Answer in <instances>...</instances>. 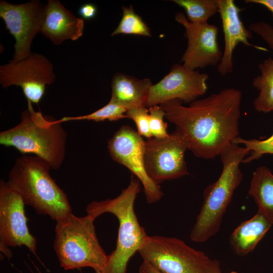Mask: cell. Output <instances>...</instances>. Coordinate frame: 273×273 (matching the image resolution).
Returning a JSON list of instances; mask_svg holds the SVG:
<instances>
[{"instance_id":"1","label":"cell","mask_w":273,"mask_h":273,"mask_svg":"<svg viewBox=\"0 0 273 273\" xmlns=\"http://www.w3.org/2000/svg\"><path fill=\"white\" fill-rule=\"evenodd\" d=\"M242 99L240 90L227 88L189 106L178 100L159 106L188 149L197 157L211 159L239 136Z\"/></svg>"},{"instance_id":"2","label":"cell","mask_w":273,"mask_h":273,"mask_svg":"<svg viewBox=\"0 0 273 273\" xmlns=\"http://www.w3.org/2000/svg\"><path fill=\"white\" fill-rule=\"evenodd\" d=\"M51 169L41 158L23 155L16 160L7 183L25 204L57 222L72 214V208L67 195L51 177Z\"/></svg>"},{"instance_id":"3","label":"cell","mask_w":273,"mask_h":273,"mask_svg":"<svg viewBox=\"0 0 273 273\" xmlns=\"http://www.w3.org/2000/svg\"><path fill=\"white\" fill-rule=\"evenodd\" d=\"M59 120L36 111L27 101L21 121L0 132V144L12 147L23 155L33 154L47 162L52 169L64 162L67 133Z\"/></svg>"},{"instance_id":"4","label":"cell","mask_w":273,"mask_h":273,"mask_svg":"<svg viewBox=\"0 0 273 273\" xmlns=\"http://www.w3.org/2000/svg\"><path fill=\"white\" fill-rule=\"evenodd\" d=\"M249 153L245 147L233 142L220 153L222 171L218 179L204 190L203 203L190 235L192 241L204 242L219 231L234 192L243 178L240 164Z\"/></svg>"},{"instance_id":"5","label":"cell","mask_w":273,"mask_h":273,"mask_svg":"<svg viewBox=\"0 0 273 273\" xmlns=\"http://www.w3.org/2000/svg\"><path fill=\"white\" fill-rule=\"evenodd\" d=\"M141 184L140 180L132 175L128 186L118 196L93 201L86 208L87 214L95 218L108 212L114 214L118 220L116 248L108 255L102 273H126L130 259L138 252L148 236L139 223L134 210Z\"/></svg>"},{"instance_id":"6","label":"cell","mask_w":273,"mask_h":273,"mask_svg":"<svg viewBox=\"0 0 273 273\" xmlns=\"http://www.w3.org/2000/svg\"><path fill=\"white\" fill-rule=\"evenodd\" d=\"M95 219L88 214L78 217L72 213L57 221L54 248L65 270L89 267L102 273L108 255L98 240Z\"/></svg>"},{"instance_id":"7","label":"cell","mask_w":273,"mask_h":273,"mask_svg":"<svg viewBox=\"0 0 273 273\" xmlns=\"http://www.w3.org/2000/svg\"><path fill=\"white\" fill-rule=\"evenodd\" d=\"M138 253L163 273H221L217 260L174 237L148 235Z\"/></svg>"},{"instance_id":"8","label":"cell","mask_w":273,"mask_h":273,"mask_svg":"<svg viewBox=\"0 0 273 273\" xmlns=\"http://www.w3.org/2000/svg\"><path fill=\"white\" fill-rule=\"evenodd\" d=\"M56 79L52 63L43 55L31 53L18 61L11 60L0 67V84L3 88L20 86L27 101L38 104L47 85Z\"/></svg>"},{"instance_id":"9","label":"cell","mask_w":273,"mask_h":273,"mask_svg":"<svg viewBox=\"0 0 273 273\" xmlns=\"http://www.w3.org/2000/svg\"><path fill=\"white\" fill-rule=\"evenodd\" d=\"M187 146L175 130L164 138L152 137L145 144V165L150 178L159 185L189 175L185 160Z\"/></svg>"},{"instance_id":"10","label":"cell","mask_w":273,"mask_h":273,"mask_svg":"<svg viewBox=\"0 0 273 273\" xmlns=\"http://www.w3.org/2000/svg\"><path fill=\"white\" fill-rule=\"evenodd\" d=\"M145 144L137 131L128 125L121 126L108 142L114 161L127 168L142 185L147 202L159 201L163 193L159 185L148 175L145 165Z\"/></svg>"},{"instance_id":"11","label":"cell","mask_w":273,"mask_h":273,"mask_svg":"<svg viewBox=\"0 0 273 273\" xmlns=\"http://www.w3.org/2000/svg\"><path fill=\"white\" fill-rule=\"evenodd\" d=\"M46 5L38 0L22 4L0 2V16L15 39L13 61L28 57L33 40L41 32L46 17Z\"/></svg>"},{"instance_id":"12","label":"cell","mask_w":273,"mask_h":273,"mask_svg":"<svg viewBox=\"0 0 273 273\" xmlns=\"http://www.w3.org/2000/svg\"><path fill=\"white\" fill-rule=\"evenodd\" d=\"M208 78L207 73L175 64L166 75L150 87L147 107L173 100L190 104L206 92Z\"/></svg>"},{"instance_id":"13","label":"cell","mask_w":273,"mask_h":273,"mask_svg":"<svg viewBox=\"0 0 273 273\" xmlns=\"http://www.w3.org/2000/svg\"><path fill=\"white\" fill-rule=\"evenodd\" d=\"M175 20L185 29L188 45L180 62L191 70L218 65L222 52L217 41L218 28L214 24L193 23L183 12L176 13Z\"/></svg>"},{"instance_id":"14","label":"cell","mask_w":273,"mask_h":273,"mask_svg":"<svg viewBox=\"0 0 273 273\" xmlns=\"http://www.w3.org/2000/svg\"><path fill=\"white\" fill-rule=\"evenodd\" d=\"M21 197L3 179L0 181V245L25 246L35 254L36 240L29 232Z\"/></svg>"},{"instance_id":"15","label":"cell","mask_w":273,"mask_h":273,"mask_svg":"<svg viewBox=\"0 0 273 273\" xmlns=\"http://www.w3.org/2000/svg\"><path fill=\"white\" fill-rule=\"evenodd\" d=\"M219 11L224 34V50L220 63L217 66L218 73L224 76L231 73L234 68L233 53L240 43L256 49L265 51V48L251 44L249 39L252 32L247 29L242 21L241 11L233 0H217Z\"/></svg>"},{"instance_id":"16","label":"cell","mask_w":273,"mask_h":273,"mask_svg":"<svg viewBox=\"0 0 273 273\" xmlns=\"http://www.w3.org/2000/svg\"><path fill=\"white\" fill-rule=\"evenodd\" d=\"M84 20L75 16L58 0H49L46 5L40 33L56 46L66 40L75 41L83 34Z\"/></svg>"},{"instance_id":"17","label":"cell","mask_w":273,"mask_h":273,"mask_svg":"<svg viewBox=\"0 0 273 273\" xmlns=\"http://www.w3.org/2000/svg\"><path fill=\"white\" fill-rule=\"evenodd\" d=\"M152 85L149 78L139 79L121 73L114 75L111 81L110 101L127 110L147 107L149 93Z\"/></svg>"},{"instance_id":"18","label":"cell","mask_w":273,"mask_h":273,"mask_svg":"<svg viewBox=\"0 0 273 273\" xmlns=\"http://www.w3.org/2000/svg\"><path fill=\"white\" fill-rule=\"evenodd\" d=\"M271 225L258 212L241 222L230 237V243L235 252L238 255L245 256L252 251Z\"/></svg>"},{"instance_id":"19","label":"cell","mask_w":273,"mask_h":273,"mask_svg":"<svg viewBox=\"0 0 273 273\" xmlns=\"http://www.w3.org/2000/svg\"><path fill=\"white\" fill-rule=\"evenodd\" d=\"M248 194L255 201L257 212L273 224V174L265 166L253 172Z\"/></svg>"},{"instance_id":"20","label":"cell","mask_w":273,"mask_h":273,"mask_svg":"<svg viewBox=\"0 0 273 273\" xmlns=\"http://www.w3.org/2000/svg\"><path fill=\"white\" fill-rule=\"evenodd\" d=\"M258 68L260 73L254 78L252 84L259 94L253 105L257 112L267 113L273 112V58L263 60Z\"/></svg>"},{"instance_id":"21","label":"cell","mask_w":273,"mask_h":273,"mask_svg":"<svg viewBox=\"0 0 273 273\" xmlns=\"http://www.w3.org/2000/svg\"><path fill=\"white\" fill-rule=\"evenodd\" d=\"M183 8L187 19L193 23H208L209 18L218 13L217 0H173Z\"/></svg>"},{"instance_id":"22","label":"cell","mask_w":273,"mask_h":273,"mask_svg":"<svg viewBox=\"0 0 273 273\" xmlns=\"http://www.w3.org/2000/svg\"><path fill=\"white\" fill-rule=\"evenodd\" d=\"M138 35L151 36L149 27L142 18L136 14L131 6L123 7L122 18L112 36L118 34Z\"/></svg>"},{"instance_id":"23","label":"cell","mask_w":273,"mask_h":273,"mask_svg":"<svg viewBox=\"0 0 273 273\" xmlns=\"http://www.w3.org/2000/svg\"><path fill=\"white\" fill-rule=\"evenodd\" d=\"M127 111V110L122 106L109 101L105 106L90 114L76 116H65L60 119L59 121L62 123L81 120L97 122L105 120L117 121L127 118L125 114Z\"/></svg>"},{"instance_id":"24","label":"cell","mask_w":273,"mask_h":273,"mask_svg":"<svg viewBox=\"0 0 273 273\" xmlns=\"http://www.w3.org/2000/svg\"><path fill=\"white\" fill-rule=\"evenodd\" d=\"M233 143L243 145L250 151L243 163H250L264 154H273V133L265 140L245 139L238 136Z\"/></svg>"},{"instance_id":"25","label":"cell","mask_w":273,"mask_h":273,"mask_svg":"<svg viewBox=\"0 0 273 273\" xmlns=\"http://www.w3.org/2000/svg\"><path fill=\"white\" fill-rule=\"evenodd\" d=\"M149 128L152 137L164 138L169 135L164 121L165 112L159 105L149 107Z\"/></svg>"},{"instance_id":"26","label":"cell","mask_w":273,"mask_h":273,"mask_svg":"<svg viewBox=\"0 0 273 273\" xmlns=\"http://www.w3.org/2000/svg\"><path fill=\"white\" fill-rule=\"evenodd\" d=\"M125 114L127 118L134 122L140 135L147 139L152 138L149 128V110L147 107L130 109Z\"/></svg>"},{"instance_id":"27","label":"cell","mask_w":273,"mask_h":273,"mask_svg":"<svg viewBox=\"0 0 273 273\" xmlns=\"http://www.w3.org/2000/svg\"><path fill=\"white\" fill-rule=\"evenodd\" d=\"M249 29L259 36L273 52V26L264 21L251 23Z\"/></svg>"},{"instance_id":"28","label":"cell","mask_w":273,"mask_h":273,"mask_svg":"<svg viewBox=\"0 0 273 273\" xmlns=\"http://www.w3.org/2000/svg\"><path fill=\"white\" fill-rule=\"evenodd\" d=\"M97 7L91 3L82 5L78 11L79 14L83 19L89 20L95 17L97 13Z\"/></svg>"},{"instance_id":"29","label":"cell","mask_w":273,"mask_h":273,"mask_svg":"<svg viewBox=\"0 0 273 273\" xmlns=\"http://www.w3.org/2000/svg\"><path fill=\"white\" fill-rule=\"evenodd\" d=\"M139 273H163L147 261L143 260L140 266Z\"/></svg>"},{"instance_id":"30","label":"cell","mask_w":273,"mask_h":273,"mask_svg":"<svg viewBox=\"0 0 273 273\" xmlns=\"http://www.w3.org/2000/svg\"><path fill=\"white\" fill-rule=\"evenodd\" d=\"M246 3H253L262 5L268 10L273 16V0H246Z\"/></svg>"},{"instance_id":"31","label":"cell","mask_w":273,"mask_h":273,"mask_svg":"<svg viewBox=\"0 0 273 273\" xmlns=\"http://www.w3.org/2000/svg\"><path fill=\"white\" fill-rule=\"evenodd\" d=\"M229 273H238L237 271H232Z\"/></svg>"}]
</instances>
